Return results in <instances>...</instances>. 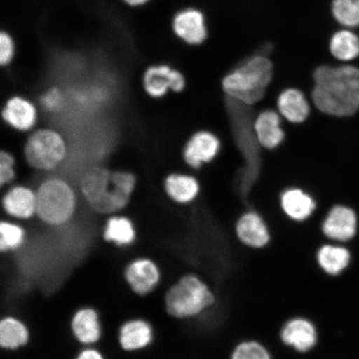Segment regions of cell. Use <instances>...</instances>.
I'll list each match as a JSON object with an SVG mask.
<instances>
[{"instance_id":"obj_12","label":"cell","mask_w":359,"mask_h":359,"mask_svg":"<svg viewBox=\"0 0 359 359\" xmlns=\"http://www.w3.org/2000/svg\"><path fill=\"white\" fill-rule=\"evenodd\" d=\"M174 32L188 44L199 45L208 39V31L203 13L187 8L177 13L173 20Z\"/></svg>"},{"instance_id":"obj_23","label":"cell","mask_w":359,"mask_h":359,"mask_svg":"<svg viewBox=\"0 0 359 359\" xmlns=\"http://www.w3.org/2000/svg\"><path fill=\"white\" fill-rule=\"evenodd\" d=\"M330 51L336 60L348 62L359 57V36L348 29L337 31L330 40Z\"/></svg>"},{"instance_id":"obj_17","label":"cell","mask_w":359,"mask_h":359,"mask_svg":"<svg viewBox=\"0 0 359 359\" xmlns=\"http://www.w3.org/2000/svg\"><path fill=\"white\" fill-rule=\"evenodd\" d=\"M318 266L331 277L339 276L351 264L352 255L343 245L325 244L318 249L316 255Z\"/></svg>"},{"instance_id":"obj_28","label":"cell","mask_w":359,"mask_h":359,"mask_svg":"<svg viewBox=\"0 0 359 359\" xmlns=\"http://www.w3.org/2000/svg\"><path fill=\"white\" fill-rule=\"evenodd\" d=\"M25 231L17 224L2 222L0 226V249L2 251L15 250L22 244Z\"/></svg>"},{"instance_id":"obj_32","label":"cell","mask_w":359,"mask_h":359,"mask_svg":"<svg viewBox=\"0 0 359 359\" xmlns=\"http://www.w3.org/2000/svg\"><path fill=\"white\" fill-rule=\"evenodd\" d=\"M77 359H104L102 358V354L100 352L96 351L93 349L84 350L83 352L81 353Z\"/></svg>"},{"instance_id":"obj_18","label":"cell","mask_w":359,"mask_h":359,"mask_svg":"<svg viewBox=\"0 0 359 359\" xmlns=\"http://www.w3.org/2000/svg\"><path fill=\"white\" fill-rule=\"evenodd\" d=\"M7 213L20 219H28L36 213V194L24 187L13 188L3 199Z\"/></svg>"},{"instance_id":"obj_1","label":"cell","mask_w":359,"mask_h":359,"mask_svg":"<svg viewBox=\"0 0 359 359\" xmlns=\"http://www.w3.org/2000/svg\"><path fill=\"white\" fill-rule=\"evenodd\" d=\"M314 107L335 118H348L359 110V69L355 66L321 65L313 73Z\"/></svg>"},{"instance_id":"obj_21","label":"cell","mask_w":359,"mask_h":359,"mask_svg":"<svg viewBox=\"0 0 359 359\" xmlns=\"http://www.w3.org/2000/svg\"><path fill=\"white\" fill-rule=\"evenodd\" d=\"M119 340L121 346L127 351L142 349L151 342V327L141 320L129 321L121 329Z\"/></svg>"},{"instance_id":"obj_25","label":"cell","mask_w":359,"mask_h":359,"mask_svg":"<svg viewBox=\"0 0 359 359\" xmlns=\"http://www.w3.org/2000/svg\"><path fill=\"white\" fill-rule=\"evenodd\" d=\"M104 238L118 245L132 244L135 239L133 224L128 218L112 217L107 224Z\"/></svg>"},{"instance_id":"obj_31","label":"cell","mask_w":359,"mask_h":359,"mask_svg":"<svg viewBox=\"0 0 359 359\" xmlns=\"http://www.w3.org/2000/svg\"><path fill=\"white\" fill-rule=\"evenodd\" d=\"M43 104L49 110H55L60 106L61 97L57 89L48 91L42 98Z\"/></svg>"},{"instance_id":"obj_22","label":"cell","mask_w":359,"mask_h":359,"mask_svg":"<svg viewBox=\"0 0 359 359\" xmlns=\"http://www.w3.org/2000/svg\"><path fill=\"white\" fill-rule=\"evenodd\" d=\"M165 187L170 198L181 204L194 201L200 192L199 182L188 175H170L165 180Z\"/></svg>"},{"instance_id":"obj_14","label":"cell","mask_w":359,"mask_h":359,"mask_svg":"<svg viewBox=\"0 0 359 359\" xmlns=\"http://www.w3.org/2000/svg\"><path fill=\"white\" fill-rule=\"evenodd\" d=\"M280 206L286 217L295 222L307 221L317 208L313 196L297 187L289 188L282 193Z\"/></svg>"},{"instance_id":"obj_3","label":"cell","mask_w":359,"mask_h":359,"mask_svg":"<svg viewBox=\"0 0 359 359\" xmlns=\"http://www.w3.org/2000/svg\"><path fill=\"white\" fill-rule=\"evenodd\" d=\"M273 77L272 62L267 56L258 53L246 58L224 76L222 88L231 100L254 106L266 97Z\"/></svg>"},{"instance_id":"obj_19","label":"cell","mask_w":359,"mask_h":359,"mask_svg":"<svg viewBox=\"0 0 359 359\" xmlns=\"http://www.w3.org/2000/svg\"><path fill=\"white\" fill-rule=\"evenodd\" d=\"M36 116L37 114L32 103L19 97L8 100L3 111L4 121L21 131H27L33 128Z\"/></svg>"},{"instance_id":"obj_2","label":"cell","mask_w":359,"mask_h":359,"mask_svg":"<svg viewBox=\"0 0 359 359\" xmlns=\"http://www.w3.org/2000/svg\"><path fill=\"white\" fill-rule=\"evenodd\" d=\"M136 180L133 174L93 168L85 174L82 191L90 205L100 213H114L125 208Z\"/></svg>"},{"instance_id":"obj_29","label":"cell","mask_w":359,"mask_h":359,"mask_svg":"<svg viewBox=\"0 0 359 359\" xmlns=\"http://www.w3.org/2000/svg\"><path fill=\"white\" fill-rule=\"evenodd\" d=\"M13 164H15V159L12 155L8 152L2 151L0 154V183L2 186L11 182L15 177Z\"/></svg>"},{"instance_id":"obj_9","label":"cell","mask_w":359,"mask_h":359,"mask_svg":"<svg viewBox=\"0 0 359 359\" xmlns=\"http://www.w3.org/2000/svg\"><path fill=\"white\" fill-rule=\"evenodd\" d=\"M236 235L242 244L255 250L266 248L271 243V231L259 213L242 214L236 224Z\"/></svg>"},{"instance_id":"obj_5","label":"cell","mask_w":359,"mask_h":359,"mask_svg":"<svg viewBox=\"0 0 359 359\" xmlns=\"http://www.w3.org/2000/svg\"><path fill=\"white\" fill-rule=\"evenodd\" d=\"M36 213L43 222L52 226L66 223L74 212V192L60 179L44 182L36 193Z\"/></svg>"},{"instance_id":"obj_4","label":"cell","mask_w":359,"mask_h":359,"mask_svg":"<svg viewBox=\"0 0 359 359\" xmlns=\"http://www.w3.org/2000/svg\"><path fill=\"white\" fill-rule=\"evenodd\" d=\"M215 302L217 297L208 283L193 273L182 277L165 295L168 313L177 318L198 316Z\"/></svg>"},{"instance_id":"obj_33","label":"cell","mask_w":359,"mask_h":359,"mask_svg":"<svg viewBox=\"0 0 359 359\" xmlns=\"http://www.w3.org/2000/svg\"><path fill=\"white\" fill-rule=\"evenodd\" d=\"M124 1L129 4V6H137L145 4L148 0H124Z\"/></svg>"},{"instance_id":"obj_13","label":"cell","mask_w":359,"mask_h":359,"mask_svg":"<svg viewBox=\"0 0 359 359\" xmlns=\"http://www.w3.org/2000/svg\"><path fill=\"white\" fill-rule=\"evenodd\" d=\"M255 137L266 149L273 150L280 147L285 138L281 118L276 111L264 110L259 112L253 124Z\"/></svg>"},{"instance_id":"obj_10","label":"cell","mask_w":359,"mask_h":359,"mask_svg":"<svg viewBox=\"0 0 359 359\" xmlns=\"http://www.w3.org/2000/svg\"><path fill=\"white\" fill-rule=\"evenodd\" d=\"M221 141L212 133L200 131L195 133L187 143L184 159L191 168L198 169L212 161L221 151Z\"/></svg>"},{"instance_id":"obj_16","label":"cell","mask_w":359,"mask_h":359,"mask_svg":"<svg viewBox=\"0 0 359 359\" xmlns=\"http://www.w3.org/2000/svg\"><path fill=\"white\" fill-rule=\"evenodd\" d=\"M126 279L137 294H147L158 284L160 271L151 260L138 259L129 264L126 271Z\"/></svg>"},{"instance_id":"obj_7","label":"cell","mask_w":359,"mask_h":359,"mask_svg":"<svg viewBox=\"0 0 359 359\" xmlns=\"http://www.w3.org/2000/svg\"><path fill=\"white\" fill-rule=\"evenodd\" d=\"M281 342L299 353L311 352L316 347L318 332L308 318L296 316L287 320L280 332Z\"/></svg>"},{"instance_id":"obj_8","label":"cell","mask_w":359,"mask_h":359,"mask_svg":"<svg viewBox=\"0 0 359 359\" xmlns=\"http://www.w3.org/2000/svg\"><path fill=\"white\" fill-rule=\"evenodd\" d=\"M321 231L331 241L343 243L353 240L358 231V217L355 212L346 205L334 206L323 221Z\"/></svg>"},{"instance_id":"obj_15","label":"cell","mask_w":359,"mask_h":359,"mask_svg":"<svg viewBox=\"0 0 359 359\" xmlns=\"http://www.w3.org/2000/svg\"><path fill=\"white\" fill-rule=\"evenodd\" d=\"M277 107L280 115L292 124H302L311 115V105L305 94L299 88H290L278 97Z\"/></svg>"},{"instance_id":"obj_27","label":"cell","mask_w":359,"mask_h":359,"mask_svg":"<svg viewBox=\"0 0 359 359\" xmlns=\"http://www.w3.org/2000/svg\"><path fill=\"white\" fill-rule=\"evenodd\" d=\"M231 359H272V355L266 345L257 340L248 339L236 345Z\"/></svg>"},{"instance_id":"obj_30","label":"cell","mask_w":359,"mask_h":359,"mask_svg":"<svg viewBox=\"0 0 359 359\" xmlns=\"http://www.w3.org/2000/svg\"><path fill=\"white\" fill-rule=\"evenodd\" d=\"M13 56V43L11 36L6 33L0 35V62L2 65L10 64Z\"/></svg>"},{"instance_id":"obj_24","label":"cell","mask_w":359,"mask_h":359,"mask_svg":"<svg viewBox=\"0 0 359 359\" xmlns=\"http://www.w3.org/2000/svg\"><path fill=\"white\" fill-rule=\"evenodd\" d=\"M29 331L15 318H4L0 324V344L6 349H16L28 342Z\"/></svg>"},{"instance_id":"obj_20","label":"cell","mask_w":359,"mask_h":359,"mask_svg":"<svg viewBox=\"0 0 359 359\" xmlns=\"http://www.w3.org/2000/svg\"><path fill=\"white\" fill-rule=\"evenodd\" d=\"M72 330L79 342L92 344L97 342L101 336L100 320L92 309H80L72 320Z\"/></svg>"},{"instance_id":"obj_26","label":"cell","mask_w":359,"mask_h":359,"mask_svg":"<svg viewBox=\"0 0 359 359\" xmlns=\"http://www.w3.org/2000/svg\"><path fill=\"white\" fill-rule=\"evenodd\" d=\"M332 15L346 29L359 27V0H333Z\"/></svg>"},{"instance_id":"obj_11","label":"cell","mask_w":359,"mask_h":359,"mask_svg":"<svg viewBox=\"0 0 359 359\" xmlns=\"http://www.w3.org/2000/svg\"><path fill=\"white\" fill-rule=\"evenodd\" d=\"M143 83L147 93L154 97L164 96L169 89L180 93L186 87L184 76L167 65L149 67L146 71Z\"/></svg>"},{"instance_id":"obj_6","label":"cell","mask_w":359,"mask_h":359,"mask_svg":"<svg viewBox=\"0 0 359 359\" xmlns=\"http://www.w3.org/2000/svg\"><path fill=\"white\" fill-rule=\"evenodd\" d=\"M25 154L31 167L41 170H53L65 158V142L61 135L53 130H39L29 137Z\"/></svg>"}]
</instances>
